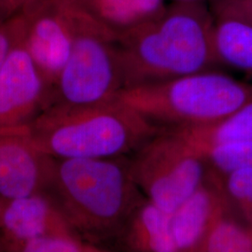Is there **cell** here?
Here are the masks:
<instances>
[{
    "mask_svg": "<svg viewBox=\"0 0 252 252\" xmlns=\"http://www.w3.org/2000/svg\"></svg>",
    "mask_w": 252,
    "mask_h": 252,
    "instance_id": "cell-25",
    "label": "cell"
},
{
    "mask_svg": "<svg viewBox=\"0 0 252 252\" xmlns=\"http://www.w3.org/2000/svg\"><path fill=\"white\" fill-rule=\"evenodd\" d=\"M14 18L20 40L53 89L72 50L67 0H37Z\"/></svg>",
    "mask_w": 252,
    "mask_h": 252,
    "instance_id": "cell-7",
    "label": "cell"
},
{
    "mask_svg": "<svg viewBox=\"0 0 252 252\" xmlns=\"http://www.w3.org/2000/svg\"><path fill=\"white\" fill-rule=\"evenodd\" d=\"M54 158L39 150L26 134L0 133V199H12L49 189Z\"/></svg>",
    "mask_w": 252,
    "mask_h": 252,
    "instance_id": "cell-9",
    "label": "cell"
},
{
    "mask_svg": "<svg viewBox=\"0 0 252 252\" xmlns=\"http://www.w3.org/2000/svg\"><path fill=\"white\" fill-rule=\"evenodd\" d=\"M67 234L81 235L47 193L0 199L2 252H10L19 244L38 237Z\"/></svg>",
    "mask_w": 252,
    "mask_h": 252,
    "instance_id": "cell-10",
    "label": "cell"
},
{
    "mask_svg": "<svg viewBox=\"0 0 252 252\" xmlns=\"http://www.w3.org/2000/svg\"><path fill=\"white\" fill-rule=\"evenodd\" d=\"M52 92L18 38L0 68V133L29 126L51 105Z\"/></svg>",
    "mask_w": 252,
    "mask_h": 252,
    "instance_id": "cell-8",
    "label": "cell"
},
{
    "mask_svg": "<svg viewBox=\"0 0 252 252\" xmlns=\"http://www.w3.org/2000/svg\"><path fill=\"white\" fill-rule=\"evenodd\" d=\"M19 38L15 19L0 21V68Z\"/></svg>",
    "mask_w": 252,
    "mask_h": 252,
    "instance_id": "cell-21",
    "label": "cell"
},
{
    "mask_svg": "<svg viewBox=\"0 0 252 252\" xmlns=\"http://www.w3.org/2000/svg\"><path fill=\"white\" fill-rule=\"evenodd\" d=\"M67 4L72 50L55 81L50 106L87 108L109 103L125 88L117 37L78 0H67Z\"/></svg>",
    "mask_w": 252,
    "mask_h": 252,
    "instance_id": "cell-5",
    "label": "cell"
},
{
    "mask_svg": "<svg viewBox=\"0 0 252 252\" xmlns=\"http://www.w3.org/2000/svg\"><path fill=\"white\" fill-rule=\"evenodd\" d=\"M121 157L54 158L46 192L78 234L100 247L106 240L120 237L132 213L145 200L129 162Z\"/></svg>",
    "mask_w": 252,
    "mask_h": 252,
    "instance_id": "cell-2",
    "label": "cell"
},
{
    "mask_svg": "<svg viewBox=\"0 0 252 252\" xmlns=\"http://www.w3.org/2000/svg\"><path fill=\"white\" fill-rule=\"evenodd\" d=\"M232 211L235 212L226 196L220 174L209 167L202 184L170 213L177 252H197L217 220Z\"/></svg>",
    "mask_w": 252,
    "mask_h": 252,
    "instance_id": "cell-11",
    "label": "cell"
},
{
    "mask_svg": "<svg viewBox=\"0 0 252 252\" xmlns=\"http://www.w3.org/2000/svg\"><path fill=\"white\" fill-rule=\"evenodd\" d=\"M197 252H252V226L229 212L211 227Z\"/></svg>",
    "mask_w": 252,
    "mask_h": 252,
    "instance_id": "cell-16",
    "label": "cell"
},
{
    "mask_svg": "<svg viewBox=\"0 0 252 252\" xmlns=\"http://www.w3.org/2000/svg\"><path fill=\"white\" fill-rule=\"evenodd\" d=\"M119 238L131 252H178L172 236L170 213L148 199L135 208Z\"/></svg>",
    "mask_w": 252,
    "mask_h": 252,
    "instance_id": "cell-12",
    "label": "cell"
},
{
    "mask_svg": "<svg viewBox=\"0 0 252 252\" xmlns=\"http://www.w3.org/2000/svg\"><path fill=\"white\" fill-rule=\"evenodd\" d=\"M210 3L214 15L234 17L252 24V0H214Z\"/></svg>",
    "mask_w": 252,
    "mask_h": 252,
    "instance_id": "cell-20",
    "label": "cell"
},
{
    "mask_svg": "<svg viewBox=\"0 0 252 252\" xmlns=\"http://www.w3.org/2000/svg\"><path fill=\"white\" fill-rule=\"evenodd\" d=\"M147 199L172 213L198 188L209 170L205 156L180 135L162 129L128 161Z\"/></svg>",
    "mask_w": 252,
    "mask_h": 252,
    "instance_id": "cell-6",
    "label": "cell"
},
{
    "mask_svg": "<svg viewBox=\"0 0 252 252\" xmlns=\"http://www.w3.org/2000/svg\"><path fill=\"white\" fill-rule=\"evenodd\" d=\"M167 130L198 152L218 145L252 140V95L231 115L216 123Z\"/></svg>",
    "mask_w": 252,
    "mask_h": 252,
    "instance_id": "cell-14",
    "label": "cell"
},
{
    "mask_svg": "<svg viewBox=\"0 0 252 252\" xmlns=\"http://www.w3.org/2000/svg\"><path fill=\"white\" fill-rule=\"evenodd\" d=\"M37 0H0V21H8Z\"/></svg>",
    "mask_w": 252,
    "mask_h": 252,
    "instance_id": "cell-22",
    "label": "cell"
},
{
    "mask_svg": "<svg viewBox=\"0 0 252 252\" xmlns=\"http://www.w3.org/2000/svg\"><path fill=\"white\" fill-rule=\"evenodd\" d=\"M210 168L224 174L242 166H252V140L218 145L199 152Z\"/></svg>",
    "mask_w": 252,
    "mask_h": 252,
    "instance_id": "cell-18",
    "label": "cell"
},
{
    "mask_svg": "<svg viewBox=\"0 0 252 252\" xmlns=\"http://www.w3.org/2000/svg\"><path fill=\"white\" fill-rule=\"evenodd\" d=\"M0 252H2V248H1V243H0Z\"/></svg>",
    "mask_w": 252,
    "mask_h": 252,
    "instance_id": "cell-24",
    "label": "cell"
},
{
    "mask_svg": "<svg viewBox=\"0 0 252 252\" xmlns=\"http://www.w3.org/2000/svg\"><path fill=\"white\" fill-rule=\"evenodd\" d=\"M213 47L218 64L252 72V24L214 15Z\"/></svg>",
    "mask_w": 252,
    "mask_h": 252,
    "instance_id": "cell-15",
    "label": "cell"
},
{
    "mask_svg": "<svg viewBox=\"0 0 252 252\" xmlns=\"http://www.w3.org/2000/svg\"><path fill=\"white\" fill-rule=\"evenodd\" d=\"M177 1H195V2H206L207 0H177ZM210 2L211 1H214V0H209Z\"/></svg>",
    "mask_w": 252,
    "mask_h": 252,
    "instance_id": "cell-23",
    "label": "cell"
},
{
    "mask_svg": "<svg viewBox=\"0 0 252 252\" xmlns=\"http://www.w3.org/2000/svg\"><path fill=\"white\" fill-rule=\"evenodd\" d=\"M213 26L206 2L176 1L123 35L118 45L125 88L212 70L218 65Z\"/></svg>",
    "mask_w": 252,
    "mask_h": 252,
    "instance_id": "cell-1",
    "label": "cell"
},
{
    "mask_svg": "<svg viewBox=\"0 0 252 252\" xmlns=\"http://www.w3.org/2000/svg\"><path fill=\"white\" fill-rule=\"evenodd\" d=\"M220 177L226 196L235 213L252 226V166L238 167L220 174Z\"/></svg>",
    "mask_w": 252,
    "mask_h": 252,
    "instance_id": "cell-17",
    "label": "cell"
},
{
    "mask_svg": "<svg viewBox=\"0 0 252 252\" xmlns=\"http://www.w3.org/2000/svg\"><path fill=\"white\" fill-rule=\"evenodd\" d=\"M12 252H100L105 248L90 243L79 234L48 235L19 244Z\"/></svg>",
    "mask_w": 252,
    "mask_h": 252,
    "instance_id": "cell-19",
    "label": "cell"
},
{
    "mask_svg": "<svg viewBox=\"0 0 252 252\" xmlns=\"http://www.w3.org/2000/svg\"><path fill=\"white\" fill-rule=\"evenodd\" d=\"M81 6L117 39L161 14L164 0H78Z\"/></svg>",
    "mask_w": 252,
    "mask_h": 252,
    "instance_id": "cell-13",
    "label": "cell"
},
{
    "mask_svg": "<svg viewBox=\"0 0 252 252\" xmlns=\"http://www.w3.org/2000/svg\"><path fill=\"white\" fill-rule=\"evenodd\" d=\"M162 130L135 109L113 100L87 108L53 105L17 132L55 159H93L135 152Z\"/></svg>",
    "mask_w": 252,
    "mask_h": 252,
    "instance_id": "cell-3",
    "label": "cell"
},
{
    "mask_svg": "<svg viewBox=\"0 0 252 252\" xmlns=\"http://www.w3.org/2000/svg\"><path fill=\"white\" fill-rule=\"evenodd\" d=\"M252 95V83L208 70L125 88L114 100L162 129H173L216 123Z\"/></svg>",
    "mask_w": 252,
    "mask_h": 252,
    "instance_id": "cell-4",
    "label": "cell"
}]
</instances>
